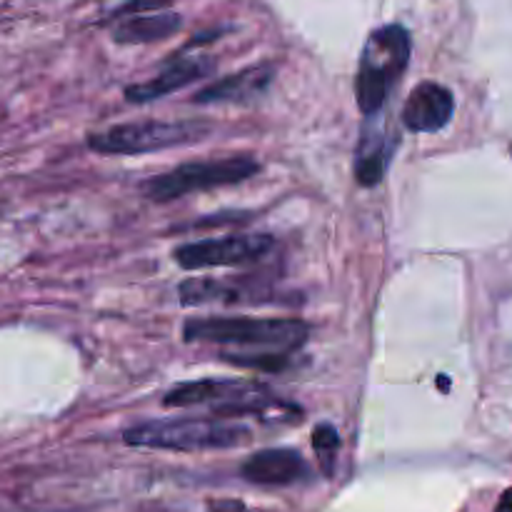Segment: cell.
<instances>
[{"instance_id":"obj_1","label":"cell","mask_w":512,"mask_h":512,"mask_svg":"<svg viewBox=\"0 0 512 512\" xmlns=\"http://www.w3.org/2000/svg\"><path fill=\"white\" fill-rule=\"evenodd\" d=\"M188 343L218 345L220 360L238 355H295L310 338V328L298 318H193L185 323Z\"/></svg>"},{"instance_id":"obj_2","label":"cell","mask_w":512,"mask_h":512,"mask_svg":"<svg viewBox=\"0 0 512 512\" xmlns=\"http://www.w3.org/2000/svg\"><path fill=\"white\" fill-rule=\"evenodd\" d=\"M165 408L208 405L218 418H258L263 423H298L303 415L295 405L275 398L263 385L248 380H190L170 388L163 398Z\"/></svg>"},{"instance_id":"obj_3","label":"cell","mask_w":512,"mask_h":512,"mask_svg":"<svg viewBox=\"0 0 512 512\" xmlns=\"http://www.w3.org/2000/svg\"><path fill=\"white\" fill-rule=\"evenodd\" d=\"M133 448L173 450V453H203V450H228L248 445L253 430L238 420L218 418H168L133 425L123 433Z\"/></svg>"},{"instance_id":"obj_4","label":"cell","mask_w":512,"mask_h":512,"mask_svg":"<svg viewBox=\"0 0 512 512\" xmlns=\"http://www.w3.org/2000/svg\"><path fill=\"white\" fill-rule=\"evenodd\" d=\"M413 53L410 33L400 23H388L368 35L355 75V98L360 113L368 115L385 108L390 90L398 85Z\"/></svg>"},{"instance_id":"obj_5","label":"cell","mask_w":512,"mask_h":512,"mask_svg":"<svg viewBox=\"0 0 512 512\" xmlns=\"http://www.w3.org/2000/svg\"><path fill=\"white\" fill-rule=\"evenodd\" d=\"M260 173V163L250 155H230L218 160H195L183 163L168 173L153 175L140 185L143 195L155 203H170L190 193H205V190L228 188L250 180Z\"/></svg>"},{"instance_id":"obj_6","label":"cell","mask_w":512,"mask_h":512,"mask_svg":"<svg viewBox=\"0 0 512 512\" xmlns=\"http://www.w3.org/2000/svg\"><path fill=\"white\" fill-rule=\"evenodd\" d=\"M210 133L203 123H165V120H143V123H120L88 135V148L100 155H143L178 145L203 140Z\"/></svg>"},{"instance_id":"obj_7","label":"cell","mask_w":512,"mask_h":512,"mask_svg":"<svg viewBox=\"0 0 512 512\" xmlns=\"http://www.w3.org/2000/svg\"><path fill=\"white\" fill-rule=\"evenodd\" d=\"M275 240L265 233H235L225 238H205L175 248L173 258L183 270L233 268L265 258Z\"/></svg>"},{"instance_id":"obj_8","label":"cell","mask_w":512,"mask_h":512,"mask_svg":"<svg viewBox=\"0 0 512 512\" xmlns=\"http://www.w3.org/2000/svg\"><path fill=\"white\" fill-rule=\"evenodd\" d=\"M398 145V130L390 125L385 108L368 113L360 128L358 148H355V180L363 188H375L383 180Z\"/></svg>"},{"instance_id":"obj_9","label":"cell","mask_w":512,"mask_h":512,"mask_svg":"<svg viewBox=\"0 0 512 512\" xmlns=\"http://www.w3.org/2000/svg\"><path fill=\"white\" fill-rule=\"evenodd\" d=\"M215 68H218V63L208 58V55H185V50H180L178 58L173 55L155 78L145 80V83L128 85L125 88V100L135 105L153 103V100L165 98V95L175 93V90L188 88L195 80L208 78Z\"/></svg>"},{"instance_id":"obj_10","label":"cell","mask_w":512,"mask_h":512,"mask_svg":"<svg viewBox=\"0 0 512 512\" xmlns=\"http://www.w3.org/2000/svg\"><path fill=\"white\" fill-rule=\"evenodd\" d=\"M455 95L445 85L425 80L415 85L403 105V123L413 133H440L453 120Z\"/></svg>"},{"instance_id":"obj_11","label":"cell","mask_w":512,"mask_h":512,"mask_svg":"<svg viewBox=\"0 0 512 512\" xmlns=\"http://www.w3.org/2000/svg\"><path fill=\"white\" fill-rule=\"evenodd\" d=\"M248 483L265 485V488H285L295 485L310 475V465L298 450L290 448H270L250 455L240 468Z\"/></svg>"},{"instance_id":"obj_12","label":"cell","mask_w":512,"mask_h":512,"mask_svg":"<svg viewBox=\"0 0 512 512\" xmlns=\"http://www.w3.org/2000/svg\"><path fill=\"white\" fill-rule=\"evenodd\" d=\"M275 80V68L270 63L250 65V68L238 70V73L220 78L215 83L205 85L193 95V103L213 105V103H253L255 98L270 88Z\"/></svg>"},{"instance_id":"obj_13","label":"cell","mask_w":512,"mask_h":512,"mask_svg":"<svg viewBox=\"0 0 512 512\" xmlns=\"http://www.w3.org/2000/svg\"><path fill=\"white\" fill-rule=\"evenodd\" d=\"M183 28V18L173 10H153V13L125 15L113 28V40L120 45H140L155 43L175 35Z\"/></svg>"},{"instance_id":"obj_14","label":"cell","mask_w":512,"mask_h":512,"mask_svg":"<svg viewBox=\"0 0 512 512\" xmlns=\"http://www.w3.org/2000/svg\"><path fill=\"white\" fill-rule=\"evenodd\" d=\"M245 295H255V290H245L233 280L215 278H188L178 285L180 305L198 308V305H233L248 300Z\"/></svg>"},{"instance_id":"obj_15","label":"cell","mask_w":512,"mask_h":512,"mask_svg":"<svg viewBox=\"0 0 512 512\" xmlns=\"http://www.w3.org/2000/svg\"><path fill=\"white\" fill-rule=\"evenodd\" d=\"M313 448H315V455H318L320 470H323L325 478H330L335 470V458H338V450H340L338 430H335L330 423L315 425Z\"/></svg>"},{"instance_id":"obj_16","label":"cell","mask_w":512,"mask_h":512,"mask_svg":"<svg viewBox=\"0 0 512 512\" xmlns=\"http://www.w3.org/2000/svg\"><path fill=\"white\" fill-rule=\"evenodd\" d=\"M170 0H128L123 8L113 10V18H125V15H138V13H153V10H165Z\"/></svg>"},{"instance_id":"obj_17","label":"cell","mask_w":512,"mask_h":512,"mask_svg":"<svg viewBox=\"0 0 512 512\" xmlns=\"http://www.w3.org/2000/svg\"><path fill=\"white\" fill-rule=\"evenodd\" d=\"M210 512H245V505L240 500H215L210 503Z\"/></svg>"},{"instance_id":"obj_18","label":"cell","mask_w":512,"mask_h":512,"mask_svg":"<svg viewBox=\"0 0 512 512\" xmlns=\"http://www.w3.org/2000/svg\"><path fill=\"white\" fill-rule=\"evenodd\" d=\"M495 512H512V488L505 490L503 498H500L498 508H495Z\"/></svg>"}]
</instances>
